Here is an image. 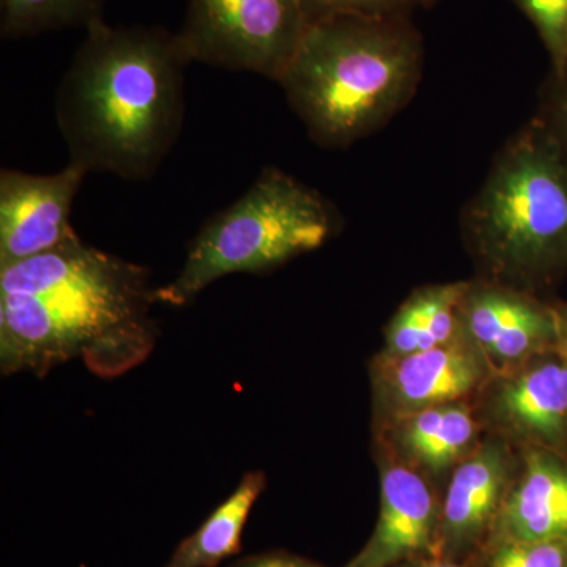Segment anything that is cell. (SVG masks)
Returning <instances> with one entry per match:
<instances>
[{"mask_svg":"<svg viewBox=\"0 0 567 567\" xmlns=\"http://www.w3.org/2000/svg\"><path fill=\"white\" fill-rule=\"evenodd\" d=\"M156 287L142 265L85 245L0 267V369L43 377L81 358L114 379L141 364L158 339Z\"/></svg>","mask_w":567,"mask_h":567,"instance_id":"obj_1","label":"cell"},{"mask_svg":"<svg viewBox=\"0 0 567 567\" xmlns=\"http://www.w3.org/2000/svg\"><path fill=\"white\" fill-rule=\"evenodd\" d=\"M177 33L158 25L85 29L55 91L69 163L85 173L145 182L158 173L185 123V69Z\"/></svg>","mask_w":567,"mask_h":567,"instance_id":"obj_2","label":"cell"},{"mask_svg":"<svg viewBox=\"0 0 567 567\" xmlns=\"http://www.w3.org/2000/svg\"><path fill=\"white\" fill-rule=\"evenodd\" d=\"M424 70L412 18L333 17L306 28L278 84L323 148H347L412 102Z\"/></svg>","mask_w":567,"mask_h":567,"instance_id":"obj_3","label":"cell"},{"mask_svg":"<svg viewBox=\"0 0 567 567\" xmlns=\"http://www.w3.org/2000/svg\"><path fill=\"white\" fill-rule=\"evenodd\" d=\"M462 229L491 281L532 292L567 267V159L539 118L496 153Z\"/></svg>","mask_w":567,"mask_h":567,"instance_id":"obj_4","label":"cell"},{"mask_svg":"<svg viewBox=\"0 0 567 567\" xmlns=\"http://www.w3.org/2000/svg\"><path fill=\"white\" fill-rule=\"evenodd\" d=\"M341 216L327 197L279 167H264L244 196L216 212L189 244L181 274L156 287L158 303H193L229 275H264L334 237Z\"/></svg>","mask_w":567,"mask_h":567,"instance_id":"obj_5","label":"cell"},{"mask_svg":"<svg viewBox=\"0 0 567 567\" xmlns=\"http://www.w3.org/2000/svg\"><path fill=\"white\" fill-rule=\"evenodd\" d=\"M306 28L301 0H189L175 33L189 63L278 82Z\"/></svg>","mask_w":567,"mask_h":567,"instance_id":"obj_6","label":"cell"},{"mask_svg":"<svg viewBox=\"0 0 567 567\" xmlns=\"http://www.w3.org/2000/svg\"><path fill=\"white\" fill-rule=\"evenodd\" d=\"M85 173L66 163L54 174L0 171V267L31 259L80 237L71 207Z\"/></svg>","mask_w":567,"mask_h":567,"instance_id":"obj_7","label":"cell"},{"mask_svg":"<svg viewBox=\"0 0 567 567\" xmlns=\"http://www.w3.org/2000/svg\"><path fill=\"white\" fill-rule=\"evenodd\" d=\"M458 316L462 330L487 363L502 368L525 364L557 344V306L506 284L468 282Z\"/></svg>","mask_w":567,"mask_h":567,"instance_id":"obj_8","label":"cell"},{"mask_svg":"<svg viewBox=\"0 0 567 567\" xmlns=\"http://www.w3.org/2000/svg\"><path fill=\"white\" fill-rule=\"evenodd\" d=\"M442 506L423 477L402 465L382 470L374 533L346 567H395L439 557Z\"/></svg>","mask_w":567,"mask_h":567,"instance_id":"obj_9","label":"cell"},{"mask_svg":"<svg viewBox=\"0 0 567 567\" xmlns=\"http://www.w3.org/2000/svg\"><path fill=\"white\" fill-rule=\"evenodd\" d=\"M511 454L502 440H488L454 472L439 528V557L461 555L491 540L499 509L509 492Z\"/></svg>","mask_w":567,"mask_h":567,"instance_id":"obj_10","label":"cell"},{"mask_svg":"<svg viewBox=\"0 0 567 567\" xmlns=\"http://www.w3.org/2000/svg\"><path fill=\"white\" fill-rule=\"evenodd\" d=\"M386 369L380 380V398L402 420L472 393L486 379L487 360L462 330L445 346L388 360Z\"/></svg>","mask_w":567,"mask_h":567,"instance_id":"obj_11","label":"cell"},{"mask_svg":"<svg viewBox=\"0 0 567 567\" xmlns=\"http://www.w3.org/2000/svg\"><path fill=\"white\" fill-rule=\"evenodd\" d=\"M557 352V350H555ZM491 415L507 434L557 450L567 442V361L532 358L496 386Z\"/></svg>","mask_w":567,"mask_h":567,"instance_id":"obj_12","label":"cell"},{"mask_svg":"<svg viewBox=\"0 0 567 567\" xmlns=\"http://www.w3.org/2000/svg\"><path fill=\"white\" fill-rule=\"evenodd\" d=\"M509 487L491 543H533L567 537V466L550 450L532 446Z\"/></svg>","mask_w":567,"mask_h":567,"instance_id":"obj_13","label":"cell"},{"mask_svg":"<svg viewBox=\"0 0 567 567\" xmlns=\"http://www.w3.org/2000/svg\"><path fill=\"white\" fill-rule=\"evenodd\" d=\"M267 486L262 472L246 473L237 488L183 539L164 567H216L240 551L249 514Z\"/></svg>","mask_w":567,"mask_h":567,"instance_id":"obj_14","label":"cell"},{"mask_svg":"<svg viewBox=\"0 0 567 567\" xmlns=\"http://www.w3.org/2000/svg\"><path fill=\"white\" fill-rule=\"evenodd\" d=\"M398 429L399 443L405 453L434 472L458 461L477 431L472 413L458 402L431 406L402 417Z\"/></svg>","mask_w":567,"mask_h":567,"instance_id":"obj_15","label":"cell"},{"mask_svg":"<svg viewBox=\"0 0 567 567\" xmlns=\"http://www.w3.org/2000/svg\"><path fill=\"white\" fill-rule=\"evenodd\" d=\"M106 0H0V37L21 40L104 20Z\"/></svg>","mask_w":567,"mask_h":567,"instance_id":"obj_16","label":"cell"},{"mask_svg":"<svg viewBox=\"0 0 567 567\" xmlns=\"http://www.w3.org/2000/svg\"><path fill=\"white\" fill-rule=\"evenodd\" d=\"M522 13L535 25L543 40L551 71L565 69L567 63V0H513Z\"/></svg>","mask_w":567,"mask_h":567,"instance_id":"obj_17","label":"cell"},{"mask_svg":"<svg viewBox=\"0 0 567 567\" xmlns=\"http://www.w3.org/2000/svg\"><path fill=\"white\" fill-rule=\"evenodd\" d=\"M487 567H567V537L533 543H491Z\"/></svg>","mask_w":567,"mask_h":567,"instance_id":"obj_18","label":"cell"},{"mask_svg":"<svg viewBox=\"0 0 567 567\" xmlns=\"http://www.w3.org/2000/svg\"><path fill=\"white\" fill-rule=\"evenodd\" d=\"M308 25L333 17L412 18L417 0H301Z\"/></svg>","mask_w":567,"mask_h":567,"instance_id":"obj_19","label":"cell"},{"mask_svg":"<svg viewBox=\"0 0 567 567\" xmlns=\"http://www.w3.org/2000/svg\"><path fill=\"white\" fill-rule=\"evenodd\" d=\"M536 117L546 125L567 159V63L557 73L551 71Z\"/></svg>","mask_w":567,"mask_h":567,"instance_id":"obj_20","label":"cell"},{"mask_svg":"<svg viewBox=\"0 0 567 567\" xmlns=\"http://www.w3.org/2000/svg\"><path fill=\"white\" fill-rule=\"evenodd\" d=\"M229 567H327L287 551H267L237 559Z\"/></svg>","mask_w":567,"mask_h":567,"instance_id":"obj_21","label":"cell"},{"mask_svg":"<svg viewBox=\"0 0 567 567\" xmlns=\"http://www.w3.org/2000/svg\"><path fill=\"white\" fill-rule=\"evenodd\" d=\"M558 336L555 350L567 361V306H557Z\"/></svg>","mask_w":567,"mask_h":567,"instance_id":"obj_22","label":"cell"},{"mask_svg":"<svg viewBox=\"0 0 567 567\" xmlns=\"http://www.w3.org/2000/svg\"><path fill=\"white\" fill-rule=\"evenodd\" d=\"M395 567H466L461 563L453 561V559L445 558H424L416 559V561L404 563V565Z\"/></svg>","mask_w":567,"mask_h":567,"instance_id":"obj_23","label":"cell"},{"mask_svg":"<svg viewBox=\"0 0 567 567\" xmlns=\"http://www.w3.org/2000/svg\"><path fill=\"white\" fill-rule=\"evenodd\" d=\"M434 2L435 0H417V3H420L421 7H431Z\"/></svg>","mask_w":567,"mask_h":567,"instance_id":"obj_24","label":"cell"}]
</instances>
